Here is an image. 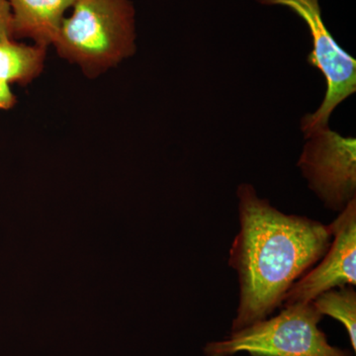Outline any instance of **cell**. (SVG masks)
Here are the masks:
<instances>
[{
	"mask_svg": "<svg viewBox=\"0 0 356 356\" xmlns=\"http://www.w3.org/2000/svg\"><path fill=\"white\" fill-rule=\"evenodd\" d=\"M238 229L229 266L238 274V305L231 332L268 318L290 287L331 245L327 225L276 209L252 184L238 185Z\"/></svg>",
	"mask_w": 356,
	"mask_h": 356,
	"instance_id": "1",
	"label": "cell"
},
{
	"mask_svg": "<svg viewBox=\"0 0 356 356\" xmlns=\"http://www.w3.org/2000/svg\"><path fill=\"white\" fill-rule=\"evenodd\" d=\"M53 46L88 79L102 76L136 51L135 9L130 0H76Z\"/></svg>",
	"mask_w": 356,
	"mask_h": 356,
	"instance_id": "2",
	"label": "cell"
},
{
	"mask_svg": "<svg viewBox=\"0 0 356 356\" xmlns=\"http://www.w3.org/2000/svg\"><path fill=\"white\" fill-rule=\"evenodd\" d=\"M324 316L311 303L284 306L273 318H266L222 341L204 346L205 356H353L350 351L332 346L318 327Z\"/></svg>",
	"mask_w": 356,
	"mask_h": 356,
	"instance_id": "3",
	"label": "cell"
},
{
	"mask_svg": "<svg viewBox=\"0 0 356 356\" xmlns=\"http://www.w3.org/2000/svg\"><path fill=\"white\" fill-rule=\"evenodd\" d=\"M264 6H282L294 11L307 26L313 41L309 64L317 67L327 81L325 99L317 111L302 119L304 138L329 127L334 110L356 91V60L343 50L325 26L318 0H257Z\"/></svg>",
	"mask_w": 356,
	"mask_h": 356,
	"instance_id": "4",
	"label": "cell"
},
{
	"mask_svg": "<svg viewBox=\"0 0 356 356\" xmlns=\"http://www.w3.org/2000/svg\"><path fill=\"white\" fill-rule=\"evenodd\" d=\"M298 168L325 207L341 212L356 199V143L330 127L306 138Z\"/></svg>",
	"mask_w": 356,
	"mask_h": 356,
	"instance_id": "5",
	"label": "cell"
},
{
	"mask_svg": "<svg viewBox=\"0 0 356 356\" xmlns=\"http://www.w3.org/2000/svg\"><path fill=\"white\" fill-rule=\"evenodd\" d=\"M331 245L311 269L290 287L283 306L311 303L323 293L356 284V199L331 224Z\"/></svg>",
	"mask_w": 356,
	"mask_h": 356,
	"instance_id": "6",
	"label": "cell"
},
{
	"mask_svg": "<svg viewBox=\"0 0 356 356\" xmlns=\"http://www.w3.org/2000/svg\"><path fill=\"white\" fill-rule=\"evenodd\" d=\"M76 0H8L13 39L29 38L39 46L53 44L65 13Z\"/></svg>",
	"mask_w": 356,
	"mask_h": 356,
	"instance_id": "7",
	"label": "cell"
},
{
	"mask_svg": "<svg viewBox=\"0 0 356 356\" xmlns=\"http://www.w3.org/2000/svg\"><path fill=\"white\" fill-rule=\"evenodd\" d=\"M47 47L0 42V79L7 83L28 84L43 72Z\"/></svg>",
	"mask_w": 356,
	"mask_h": 356,
	"instance_id": "8",
	"label": "cell"
},
{
	"mask_svg": "<svg viewBox=\"0 0 356 356\" xmlns=\"http://www.w3.org/2000/svg\"><path fill=\"white\" fill-rule=\"evenodd\" d=\"M355 286L334 288L323 293L313 304L323 316L341 323L348 332L353 351L356 350V292Z\"/></svg>",
	"mask_w": 356,
	"mask_h": 356,
	"instance_id": "9",
	"label": "cell"
},
{
	"mask_svg": "<svg viewBox=\"0 0 356 356\" xmlns=\"http://www.w3.org/2000/svg\"><path fill=\"white\" fill-rule=\"evenodd\" d=\"M13 39V13L8 0H0V42Z\"/></svg>",
	"mask_w": 356,
	"mask_h": 356,
	"instance_id": "10",
	"label": "cell"
},
{
	"mask_svg": "<svg viewBox=\"0 0 356 356\" xmlns=\"http://www.w3.org/2000/svg\"><path fill=\"white\" fill-rule=\"evenodd\" d=\"M17 103L15 95H13L9 83L0 79V109L9 110L13 108Z\"/></svg>",
	"mask_w": 356,
	"mask_h": 356,
	"instance_id": "11",
	"label": "cell"
}]
</instances>
